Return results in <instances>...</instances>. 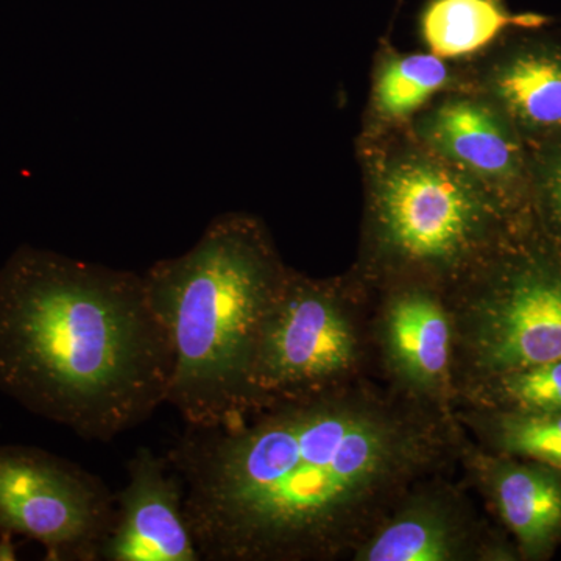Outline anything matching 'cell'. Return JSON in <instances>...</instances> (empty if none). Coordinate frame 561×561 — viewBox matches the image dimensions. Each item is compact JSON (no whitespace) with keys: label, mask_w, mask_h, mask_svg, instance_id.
Instances as JSON below:
<instances>
[{"label":"cell","mask_w":561,"mask_h":561,"mask_svg":"<svg viewBox=\"0 0 561 561\" xmlns=\"http://www.w3.org/2000/svg\"><path fill=\"white\" fill-rule=\"evenodd\" d=\"M116 493L94 472L24 445H0V535L39 542L49 561H101Z\"/></svg>","instance_id":"7"},{"label":"cell","mask_w":561,"mask_h":561,"mask_svg":"<svg viewBox=\"0 0 561 561\" xmlns=\"http://www.w3.org/2000/svg\"><path fill=\"white\" fill-rule=\"evenodd\" d=\"M468 87L524 138L561 136V50L518 46L465 66Z\"/></svg>","instance_id":"13"},{"label":"cell","mask_w":561,"mask_h":561,"mask_svg":"<svg viewBox=\"0 0 561 561\" xmlns=\"http://www.w3.org/2000/svg\"><path fill=\"white\" fill-rule=\"evenodd\" d=\"M468 90L465 66H453L431 51L402 54L383 44L376 55L370 101L360 135H381L408 127L435 99Z\"/></svg>","instance_id":"14"},{"label":"cell","mask_w":561,"mask_h":561,"mask_svg":"<svg viewBox=\"0 0 561 561\" xmlns=\"http://www.w3.org/2000/svg\"><path fill=\"white\" fill-rule=\"evenodd\" d=\"M379 376L405 397L454 411V320L448 298L423 284L373 294Z\"/></svg>","instance_id":"9"},{"label":"cell","mask_w":561,"mask_h":561,"mask_svg":"<svg viewBox=\"0 0 561 561\" xmlns=\"http://www.w3.org/2000/svg\"><path fill=\"white\" fill-rule=\"evenodd\" d=\"M364 216L350 272L370 294L423 284L448 297L527 228V219L411 127L362 136Z\"/></svg>","instance_id":"4"},{"label":"cell","mask_w":561,"mask_h":561,"mask_svg":"<svg viewBox=\"0 0 561 561\" xmlns=\"http://www.w3.org/2000/svg\"><path fill=\"white\" fill-rule=\"evenodd\" d=\"M468 438L454 411L370 376L186 426L165 456L203 561H342L413 485L454 474Z\"/></svg>","instance_id":"1"},{"label":"cell","mask_w":561,"mask_h":561,"mask_svg":"<svg viewBox=\"0 0 561 561\" xmlns=\"http://www.w3.org/2000/svg\"><path fill=\"white\" fill-rule=\"evenodd\" d=\"M546 241L561 250V139L542 146L530 161V201Z\"/></svg>","instance_id":"18"},{"label":"cell","mask_w":561,"mask_h":561,"mask_svg":"<svg viewBox=\"0 0 561 561\" xmlns=\"http://www.w3.org/2000/svg\"><path fill=\"white\" fill-rule=\"evenodd\" d=\"M446 298L456 393L478 379L561 359V250L529 227Z\"/></svg>","instance_id":"6"},{"label":"cell","mask_w":561,"mask_h":561,"mask_svg":"<svg viewBox=\"0 0 561 561\" xmlns=\"http://www.w3.org/2000/svg\"><path fill=\"white\" fill-rule=\"evenodd\" d=\"M371 313L373 295L350 271L312 278L290 268L251 362L250 413L379 376Z\"/></svg>","instance_id":"5"},{"label":"cell","mask_w":561,"mask_h":561,"mask_svg":"<svg viewBox=\"0 0 561 561\" xmlns=\"http://www.w3.org/2000/svg\"><path fill=\"white\" fill-rule=\"evenodd\" d=\"M456 419L476 445L502 456L561 470V412L526 413L456 405Z\"/></svg>","instance_id":"16"},{"label":"cell","mask_w":561,"mask_h":561,"mask_svg":"<svg viewBox=\"0 0 561 561\" xmlns=\"http://www.w3.org/2000/svg\"><path fill=\"white\" fill-rule=\"evenodd\" d=\"M421 144L526 217L530 162L524 140L496 106L474 91L443 94L409 124Z\"/></svg>","instance_id":"10"},{"label":"cell","mask_w":561,"mask_h":561,"mask_svg":"<svg viewBox=\"0 0 561 561\" xmlns=\"http://www.w3.org/2000/svg\"><path fill=\"white\" fill-rule=\"evenodd\" d=\"M456 405L526 413L561 412V359L465 383L457 389Z\"/></svg>","instance_id":"17"},{"label":"cell","mask_w":561,"mask_h":561,"mask_svg":"<svg viewBox=\"0 0 561 561\" xmlns=\"http://www.w3.org/2000/svg\"><path fill=\"white\" fill-rule=\"evenodd\" d=\"M465 482L478 491L515 540L523 560L548 559L561 542V470L486 451L468 438L460 457Z\"/></svg>","instance_id":"12"},{"label":"cell","mask_w":561,"mask_h":561,"mask_svg":"<svg viewBox=\"0 0 561 561\" xmlns=\"http://www.w3.org/2000/svg\"><path fill=\"white\" fill-rule=\"evenodd\" d=\"M171 335L142 275L24 245L0 268V391L110 443L168 404Z\"/></svg>","instance_id":"2"},{"label":"cell","mask_w":561,"mask_h":561,"mask_svg":"<svg viewBox=\"0 0 561 561\" xmlns=\"http://www.w3.org/2000/svg\"><path fill=\"white\" fill-rule=\"evenodd\" d=\"M116 493V518L101 561H203L186 516L184 489L168 456L136 449Z\"/></svg>","instance_id":"11"},{"label":"cell","mask_w":561,"mask_h":561,"mask_svg":"<svg viewBox=\"0 0 561 561\" xmlns=\"http://www.w3.org/2000/svg\"><path fill=\"white\" fill-rule=\"evenodd\" d=\"M16 560V548H14L13 535H0V561Z\"/></svg>","instance_id":"19"},{"label":"cell","mask_w":561,"mask_h":561,"mask_svg":"<svg viewBox=\"0 0 561 561\" xmlns=\"http://www.w3.org/2000/svg\"><path fill=\"white\" fill-rule=\"evenodd\" d=\"M289 271L262 220L231 213L187 253L144 273L171 335L168 404L186 426H234L249 415L251 362Z\"/></svg>","instance_id":"3"},{"label":"cell","mask_w":561,"mask_h":561,"mask_svg":"<svg viewBox=\"0 0 561 561\" xmlns=\"http://www.w3.org/2000/svg\"><path fill=\"white\" fill-rule=\"evenodd\" d=\"M515 542L483 518L453 474L413 485L350 561H511Z\"/></svg>","instance_id":"8"},{"label":"cell","mask_w":561,"mask_h":561,"mask_svg":"<svg viewBox=\"0 0 561 561\" xmlns=\"http://www.w3.org/2000/svg\"><path fill=\"white\" fill-rule=\"evenodd\" d=\"M548 18L508 13L496 0H430L420 18L421 38L443 60L474 58L508 28H540Z\"/></svg>","instance_id":"15"}]
</instances>
